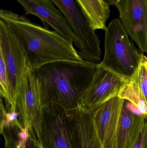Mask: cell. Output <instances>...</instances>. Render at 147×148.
Returning a JSON list of instances; mask_svg holds the SVG:
<instances>
[{
  "instance_id": "1",
  "label": "cell",
  "mask_w": 147,
  "mask_h": 148,
  "mask_svg": "<svg viewBox=\"0 0 147 148\" xmlns=\"http://www.w3.org/2000/svg\"><path fill=\"white\" fill-rule=\"evenodd\" d=\"M0 18L15 36L32 70L55 62L83 60L71 42L25 16L0 9Z\"/></svg>"
},
{
  "instance_id": "2",
  "label": "cell",
  "mask_w": 147,
  "mask_h": 148,
  "mask_svg": "<svg viewBox=\"0 0 147 148\" xmlns=\"http://www.w3.org/2000/svg\"><path fill=\"white\" fill-rule=\"evenodd\" d=\"M98 63L86 61L51 62L33 70L42 106L74 109L92 78Z\"/></svg>"
},
{
  "instance_id": "3",
  "label": "cell",
  "mask_w": 147,
  "mask_h": 148,
  "mask_svg": "<svg viewBox=\"0 0 147 148\" xmlns=\"http://www.w3.org/2000/svg\"><path fill=\"white\" fill-rule=\"evenodd\" d=\"M104 54L101 65L123 76L130 78L136 73L140 53L116 18L106 27Z\"/></svg>"
},
{
  "instance_id": "4",
  "label": "cell",
  "mask_w": 147,
  "mask_h": 148,
  "mask_svg": "<svg viewBox=\"0 0 147 148\" xmlns=\"http://www.w3.org/2000/svg\"><path fill=\"white\" fill-rule=\"evenodd\" d=\"M74 109L58 105L42 106L41 120L36 135L41 148H77L70 130Z\"/></svg>"
},
{
  "instance_id": "5",
  "label": "cell",
  "mask_w": 147,
  "mask_h": 148,
  "mask_svg": "<svg viewBox=\"0 0 147 148\" xmlns=\"http://www.w3.org/2000/svg\"><path fill=\"white\" fill-rule=\"evenodd\" d=\"M68 22L79 42L78 54L83 60L98 63L102 51L100 40L89 24L76 0H51Z\"/></svg>"
},
{
  "instance_id": "6",
  "label": "cell",
  "mask_w": 147,
  "mask_h": 148,
  "mask_svg": "<svg viewBox=\"0 0 147 148\" xmlns=\"http://www.w3.org/2000/svg\"><path fill=\"white\" fill-rule=\"evenodd\" d=\"M130 80L98 63L79 106L88 111H94L108 100L119 97Z\"/></svg>"
},
{
  "instance_id": "7",
  "label": "cell",
  "mask_w": 147,
  "mask_h": 148,
  "mask_svg": "<svg viewBox=\"0 0 147 148\" xmlns=\"http://www.w3.org/2000/svg\"><path fill=\"white\" fill-rule=\"evenodd\" d=\"M0 47L6 64L10 88L11 107L7 111L15 114V101L17 91L26 69V59L14 34L0 18Z\"/></svg>"
},
{
  "instance_id": "8",
  "label": "cell",
  "mask_w": 147,
  "mask_h": 148,
  "mask_svg": "<svg viewBox=\"0 0 147 148\" xmlns=\"http://www.w3.org/2000/svg\"><path fill=\"white\" fill-rule=\"evenodd\" d=\"M15 112L22 127H31L36 135L41 120L42 105L35 75L28 67L16 94Z\"/></svg>"
},
{
  "instance_id": "9",
  "label": "cell",
  "mask_w": 147,
  "mask_h": 148,
  "mask_svg": "<svg viewBox=\"0 0 147 148\" xmlns=\"http://www.w3.org/2000/svg\"><path fill=\"white\" fill-rule=\"evenodd\" d=\"M125 31L142 53L147 52V0H118L115 4Z\"/></svg>"
},
{
  "instance_id": "10",
  "label": "cell",
  "mask_w": 147,
  "mask_h": 148,
  "mask_svg": "<svg viewBox=\"0 0 147 148\" xmlns=\"http://www.w3.org/2000/svg\"><path fill=\"white\" fill-rule=\"evenodd\" d=\"M124 99L108 100L92 112L95 132L103 148H116L117 131Z\"/></svg>"
},
{
  "instance_id": "11",
  "label": "cell",
  "mask_w": 147,
  "mask_h": 148,
  "mask_svg": "<svg viewBox=\"0 0 147 148\" xmlns=\"http://www.w3.org/2000/svg\"><path fill=\"white\" fill-rule=\"evenodd\" d=\"M24 8L25 14L39 17L44 25H49L66 40L79 48V42L66 19L51 0H15Z\"/></svg>"
},
{
  "instance_id": "12",
  "label": "cell",
  "mask_w": 147,
  "mask_h": 148,
  "mask_svg": "<svg viewBox=\"0 0 147 148\" xmlns=\"http://www.w3.org/2000/svg\"><path fill=\"white\" fill-rule=\"evenodd\" d=\"M143 114L134 105L124 100L117 131L116 148H133L147 123Z\"/></svg>"
},
{
  "instance_id": "13",
  "label": "cell",
  "mask_w": 147,
  "mask_h": 148,
  "mask_svg": "<svg viewBox=\"0 0 147 148\" xmlns=\"http://www.w3.org/2000/svg\"><path fill=\"white\" fill-rule=\"evenodd\" d=\"M70 130L77 148H103L92 122V112L79 106L72 112Z\"/></svg>"
},
{
  "instance_id": "14",
  "label": "cell",
  "mask_w": 147,
  "mask_h": 148,
  "mask_svg": "<svg viewBox=\"0 0 147 148\" xmlns=\"http://www.w3.org/2000/svg\"><path fill=\"white\" fill-rule=\"evenodd\" d=\"M2 135L4 148H41L33 129L22 127L16 116L8 115Z\"/></svg>"
},
{
  "instance_id": "15",
  "label": "cell",
  "mask_w": 147,
  "mask_h": 148,
  "mask_svg": "<svg viewBox=\"0 0 147 148\" xmlns=\"http://www.w3.org/2000/svg\"><path fill=\"white\" fill-rule=\"evenodd\" d=\"M91 27L105 30L106 23L110 16L109 4L103 0H76Z\"/></svg>"
},
{
  "instance_id": "16",
  "label": "cell",
  "mask_w": 147,
  "mask_h": 148,
  "mask_svg": "<svg viewBox=\"0 0 147 148\" xmlns=\"http://www.w3.org/2000/svg\"><path fill=\"white\" fill-rule=\"evenodd\" d=\"M120 98L127 100L137 107L143 114L147 115V100L141 90L136 73L122 91Z\"/></svg>"
},
{
  "instance_id": "17",
  "label": "cell",
  "mask_w": 147,
  "mask_h": 148,
  "mask_svg": "<svg viewBox=\"0 0 147 148\" xmlns=\"http://www.w3.org/2000/svg\"><path fill=\"white\" fill-rule=\"evenodd\" d=\"M0 97L3 99L8 111L11 107L10 88L6 64L0 47Z\"/></svg>"
},
{
  "instance_id": "18",
  "label": "cell",
  "mask_w": 147,
  "mask_h": 148,
  "mask_svg": "<svg viewBox=\"0 0 147 148\" xmlns=\"http://www.w3.org/2000/svg\"><path fill=\"white\" fill-rule=\"evenodd\" d=\"M136 75L141 90L145 98H147V59L144 53H140V62Z\"/></svg>"
},
{
  "instance_id": "19",
  "label": "cell",
  "mask_w": 147,
  "mask_h": 148,
  "mask_svg": "<svg viewBox=\"0 0 147 148\" xmlns=\"http://www.w3.org/2000/svg\"><path fill=\"white\" fill-rule=\"evenodd\" d=\"M147 124L142 128L139 139L133 148H147Z\"/></svg>"
},
{
  "instance_id": "20",
  "label": "cell",
  "mask_w": 147,
  "mask_h": 148,
  "mask_svg": "<svg viewBox=\"0 0 147 148\" xmlns=\"http://www.w3.org/2000/svg\"><path fill=\"white\" fill-rule=\"evenodd\" d=\"M8 113L0 97V136L2 135L3 127L7 117Z\"/></svg>"
},
{
  "instance_id": "21",
  "label": "cell",
  "mask_w": 147,
  "mask_h": 148,
  "mask_svg": "<svg viewBox=\"0 0 147 148\" xmlns=\"http://www.w3.org/2000/svg\"><path fill=\"white\" fill-rule=\"evenodd\" d=\"M109 5H115L118 0H103Z\"/></svg>"
},
{
  "instance_id": "22",
  "label": "cell",
  "mask_w": 147,
  "mask_h": 148,
  "mask_svg": "<svg viewBox=\"0 0 147 148\" xmlns=\"http://www.w3.org/2000/svg\"></svg>"
}]
</instances>
